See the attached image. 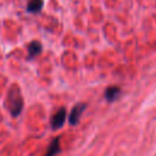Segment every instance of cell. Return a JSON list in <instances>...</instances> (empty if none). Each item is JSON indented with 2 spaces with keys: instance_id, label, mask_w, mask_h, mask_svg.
Wrapping results in <instances>:
<instances>
[{
  "instance_id": "cell-3",
  "label": "cell",
  "mask_w": 156,
  "mask_h": 156,
  "mask_svg": "<svg viewBox=\"0 0 156 156\" xmlns=\"http://www.w3.org/2000/svg\"><path fill=\"white\" fill-rule=\"evenodd\" d=\"M87 106H88V105H87L85 102H78V104H76V105L73 106V108L71 110V112H69V115H68V123H69L71 126H76V124L79 123L80 117H82L83 112L85 111Z\"/></svg>"
},
{
  "instance_id": "cell-7",
  "label": "cell",
  "mask_w": 156,
  "mask_h": 156,
  "mask_svg": "<svg viewBox=\"0 0 156 156\" xmlns=\"http://www.w3.org/2000/svg\"><path fill=\"white\" fill-rule=\"evenodd\" d=\"M43 5H44V0H29L26 10L29 13H38L39 11H41Z\"/></svg>"
},
{
  "instance_id": "cell-2",
  "label": "cell",
  "mask_w": 156,
  "mask_h": 156,
  "mask_svg": "<svg viewBox=\"0 0 156 156\" xmlns=\"http://www.w3.org/2000/svg\"><path fill=\"white\" fill-rule=\"evenodd\" d=\"M66 118H67V111H66L65 107H60L58 110H56V112L50 118V127H51V129L56 130V129L62 128V126L66 122Z\"/></svg>"
},
{
  "instance_id": "cell-4",
  "label": "cell",
  "mask_w": 156,
  "mask_h": 156,
  "mask_svg": "<svg viewBox=\"0 0 156 156\" xmlns=\"http://www.w3.org/2000/svg\"><path fill=\"white\" fill-rule=\"evenodd\" d=\"M43 50V45L40 41L38 40H33L28 44L27 46V51H28V60H33L34 57H37L38 55H40Z\"/></svg>"
},
{
  "instance_id": "cell-6",
  "label": "cell",
  "mask_w": 156,
  "mask_h": 156,
  "mask_svg": "<svg viewBox=\"0 0 156 156\" xmlns=\"http://www.w3.org/2000/svg\"><path fill=\"white\" fill-rule=\"evenodd\" d=\"M61 150V143H60V136L54 138V140L51 141V144L48 147V151L44 156H56Z\"/></svg>"
},
{
  "instance_id": "cell-5",
  "label": "cell",
  "mask_w": 156,
  "mask_h": 156,
  "mask_svg": "<svg viewBox=\"0 0 156 156\" xmlns=\"http://www.w3.org/2000/svg\"><path fill=\"white\" fill-rule=\"evenodd\" d=\"M119 94H121V89L116 85H111V87L106 88V90H105V99L108 102H112L119 96Z\"/></svg>"
},
{
  "instance_id": "cell-1",
  "label": "cell",
  "mask_w": 156,
  "mask_h": 156,
  "mask_svg": "<svg viewBox=\"0 0 156 156\" xmlns=\"http://www.w3.org/2000/svg\"><path fill=\"white\" fill-rule=\"evenodd\" d=\"M6 102H7V108L12 117H17L21 115L23 110V98L21 94V89L16 84H13L9 89Z\"/></svg>"
}]
</instances>
